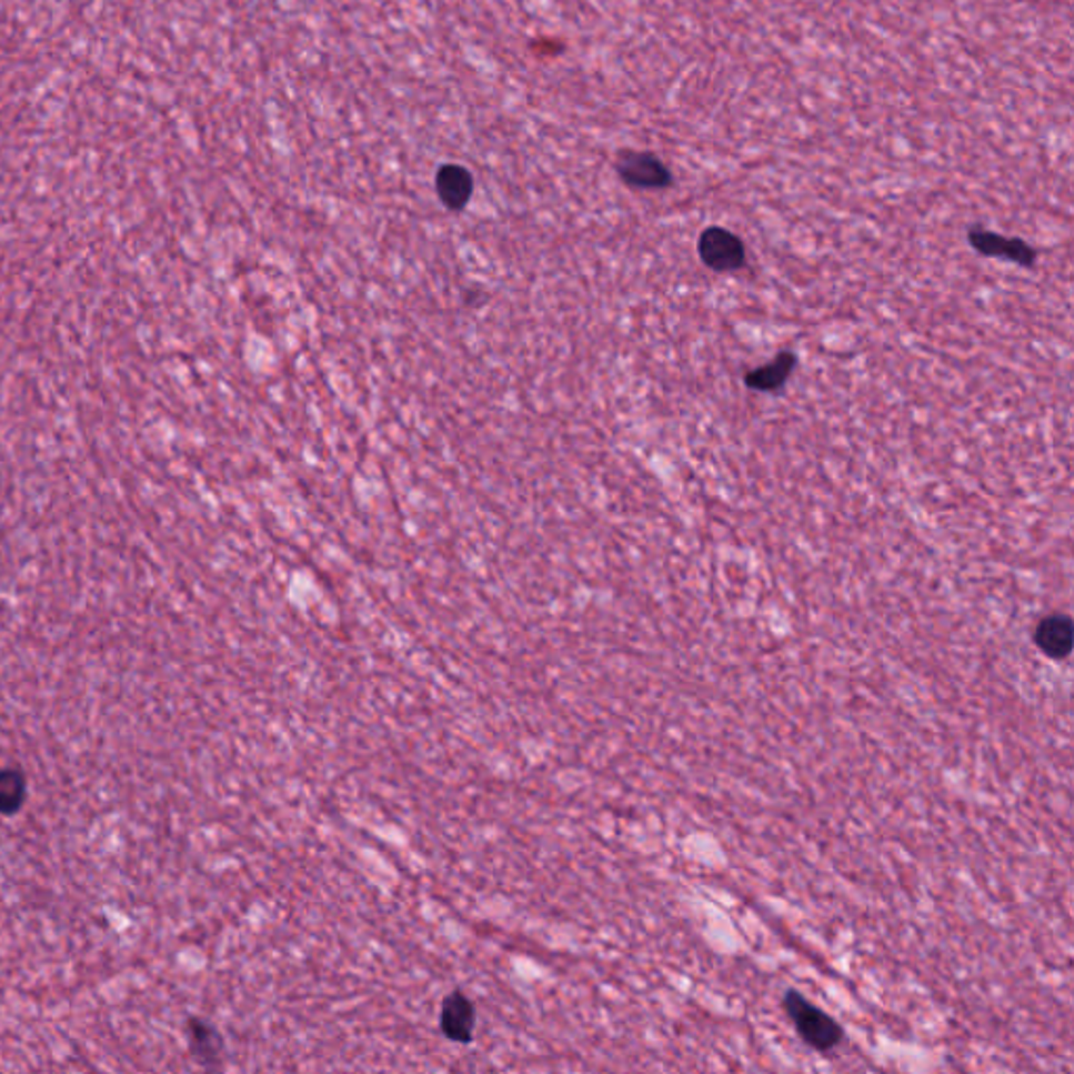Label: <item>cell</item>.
Wrapping results in <instances>:
<instances>
[{
  "instance_id": "cell-1",
  "label": "cell",
  "mask_w": 1074,
  "mask_h": 1074,
  "mask_svg": "<svg viewBox=\"0 0 1074 1074\" xmlns=\"http://www.w3.org/2000/svg\"><path fill=\"white\" fill-rule=\"evenodd\" d=\"M783 1007H785V1014L792 1020L797 1035L809 1047L816 1052H831L840 1045V1041L844 1037L842 1026L831 1018L827 1012L812 1005L804 995L787 991L783 997Z\"/></svg>"
},
{
  "instance_id": "cell-7",
  "label": "cell",
  "mask_w": 1074,
  "mask_h": 1074,
  "mask_svg": "<svg viewBox=\"0 0 1074 1074\" xmlns=\"http://www.w3.org/2000/svg\"><path fill=\"white\" fill-rule=\"evenodd\" d=\"M472 174L460 164H443L436 172L434 188L439 200L450 210H462L469 204L472 195Z\"/></svg>"
},
{
  "instance_id": "cell-10",
  "label": "cell",
  "mask_w": 1074,
  "mask_h": 1074,
  "mask_svg": "<svg viewBox=\"0 0 1074 1074\" xmlns=\"http://www.w3.org/2000/svg\"><path fill=\"white\" fill-rule=\"evenodd\" d=\"M26 779L19 771L4 769L0 771V812L13 814L21 809L26 800Z\"/></svg>"
},
{
  "instance_id": "cell-4",
  "label": "cell",
  "mask_w": 1074,
  "mask_h": 1074,
  "mask_svg": "<svg viewBox=\"0 0 1074 1074\" xmlns=\"http://www.w3.org/2000/svg\"><path fill=\"white\" fill-rule=\"evenodd\" d=\"M967 242L978 254L988 259H1003L1026 269L1037 263V250L1020 238H1005L995 231L972 227L967 231Z\"/></svg>"
},
{
  "instance_id": "cell-8",
  "label": "cell",
  "mask_w": 1074,
  "mask_h": 1074,
  "mask_svg": "<svg viewBox=\"0 0 1074 1074\" xmlns=\"http://www.w3.org/2000/svg\"><path fill=\"white\" fill-rule=\"evenodd\" d=\"M795 363H797V358L793 355L792 351H781L771 363L750 370L745 374V384H747V389L757 391V393H776L787 384V380L795 370Z\"/></svg>"
},
{
  "instance_id": "cell-3",
  "label": "cell",
  "mask_w": 1074,
  "mask_h": 1074,
  "mask_svg": "<svg viewBox=\"0 0 1074 1074\" xmlns=\"http://www.w3.org/2000/svg\"><path fill=\"white\" fill-rule=\"evenodd\" d=\"M615 170L628 188L660 191L672 185L674 177L660 155L651 151L622 150L615 158Z\"/></svg>"
},
{
  "instance_id": "cell-2",
  "label": "cell",
  "mask_w": 1074,
  "mask_h": 1074,
  "mask_svg": "<svg viewBox=\"0 0 1074 1074\" xmlns=\"http://www.w3.org/2000/svg\"><path fill=\"white\" fill-rule=\"evenodd\" d=\"M701 263L716 273L739 271L747 263L743 240L726 227L712 225L701 231L697 242Z\"/></svg>"
},
{
  "instance_id": "cell-9",
  "label": "cell",
  "mask_w": 1074,
  "mask_h": 1074,
  "mask_svg": "<svg viewBox=\"0 0 1074 1074\" xmlns=\"http://www.w3.org/2000/svg\"><path fill=\"white\" fill-rule=\"evenodd\" d=\"M189 1041L191 1050L200 1062L207 1066H217L223 1056V1038L217 1033L214 1026L202 1020H191L189 1022Z\"/></svg>"
},
{
  "instance_id": "cell-6",
  "label": "cell",
  "mask_w": 1074,
  "mask_h": 1074,
  "mask_svg": "<svg viewBox=\"0 0 1074 1074\" xmlns=\"http://www.w3.org/2000/svg\"><path fill=\"white\" fill-rule=\"evenodd\" d=\"M1035 644L1050 660H1066L1073 651V620L1062 613L1043 618L1035 628Z\"/></svg>"
},
{
  "instance_id": "cell-5",
  "label": "cell",
  "mask_w": 1074,
  "mask_h": 1074,
  "mask_svg": "<svg viewBox=\"0 0 1074 1074\" xmlns=\"http://www.w3.org/2000/svg\"><path fill=\"white\" fill-rule=\"evenodd\" d=\"M441 1033L453 1043H469L474 1035V1024H476V1010L462 991H453L441 1005L439 1014Z\"/></svg>"
}]
</instances>
